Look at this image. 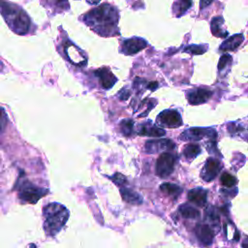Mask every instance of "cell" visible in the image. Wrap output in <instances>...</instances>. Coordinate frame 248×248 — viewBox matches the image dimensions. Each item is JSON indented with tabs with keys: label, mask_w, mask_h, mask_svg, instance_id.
<instances>
[{
	"label": "cell",
	"mask_w": 248,
	"mask_h": 248,
	"mask_svg": "<svg viewBox=\"0 0 248 248\" xmlns=\"http://www.w3.org/2000/svg\"><path fill=\"white\" fill-rule=\"evenodd\" d=\"M232 65V57L230 54H223L218 62V72L221 77H226L231 71Z\"/></svg>",
	"instance_id": "cell-20"
},
{
	"label": "cell",
	"mask_w": 248,
	"mask_h": 248,
	"mask_svg": "<svg viewBox=\"0 0 248 248\" xmlns=\"http://www.w3.org/2000/svg\"><path fill=\"white\" fill-rule=\"evenodd\" d=\"M179 139L181 140H201L202 139H207L209 140H216L217 132L212 128H202V127H192L183 131Z\"/></svg>",
	"instance_id": "cell-5"
},
{
	"label": "cell",
	"mask_w": 248,
	"mask_h": 248,
	"mask_svg": "<svg viewBox=\"0 0 248 248\" xmlns=\"http://www.w3.org/2000/svg\"><path fill=\"white\" fill-rule=\"evenodd\" d=\"M207 190L202 188H194L188 192V200L190 202L196 204L197 206L202 207L205 205L207 201Z\"/></svg>",
	"instance_id": "cell-16"
},
{
	"label": "cell",
	"mask_w": 248,
	"mask_h": 248,
	"mask_svg": "<svg viewBox=\"0 0 248 248\" xmlns=\"http://www.w3.org/2000/svg\"><path fill=\"white\" fill-rule=\"evenodd\" d=\"M118 12L113 6L105 3L83 16V21L97 34L108 37L118 34Z\"/></svg>",
	"instance_id": "cell-1"
},
{
	"label": "cell",
	"mask_w": 248,
	"mask_h": 248,
	"mask_svg": "<svg viewBox=\"0 0 248 248\" xmlns=\"http://www.w3.org/2000/svg\"><path fill=\"white\" fill-rule=\"evenodd\" d=\"M137 133L140 136H146V137H152V138H159L166 135L165 130L154 125L152 121H146V122L140 123L138 126Z\"/></svg>",
	"instance_id": "cell-14"
},
{
	"label": "cell",
	"mask_w": 248,
	"mask_h": 248,
	"mask_svg": "<svg viewBox=\"0 0 248 248\" xmlns=\"http://www.w3.org/2000/svg\"><path fill=\"white\" fill-rule=\"evenodd\" d=\"M147 42L142 38H130L127 40H124L121 45V52H123L126 55H133L146 47Z\"/></svg>",
	"instance_id": "cell-9"
},
{
	"label": "cell",
	"mask_w": 248,
	"mask_h": 248,
	"mask_svg": "<svg viewBox=\"0 0 248 248\" xmlns=\"http://www.w3.org/2000/svg\"><path fill=\"white\" fill-rule=\"evenodd\" d=\"M16 188L18 192V198L22 202L29 203H36L41 198L46 196L48 192L47 189L37 187L27 179L22 178L18 179Z\"/></svg>",
	"instance_id": "cell-4"
},
{
	"label": "cell",
	"mask_w": 248,
	"mask_h": 248,
	"mask_svg": "<svg viewBox=\"0 0 248 248\" xmlns=\"http://www.w3.org/2000/svg\"><path fill=\"white\" fill-rule=\"evenodd\" d=\"M120 131L123 136L131 137L134 132V120L124 119L120 122Z\"/></svg>",
	"instance_id": "cell-26"
},
{
	"label": "cell",
	"mask_w": 248,
	"mask_h": 248,
	"mask_svg": "<svg viewBox=\"0 0 248 248\" xmlns=\"http://www.w3.org/2000/svg\"><path fill=\"white\" fill-rule=\"evenodd\" d=\"M160 190L167 196L170 197H177L182 192V188L176 184L173 183H163L160 185Z\"/></svg>",
	"instance_id": "cell-23"
},
{
	"label": "cell",
	"mask_w": 248,
	"mask_h": 248,
	"mask_svg": "<svg viewBox=\"0 0 248 248\" xmlns=\"http://www.w3.org/2000/svg\"><path fill=\"white\" fill-rule=\"evenodd\" d=\"M118 97L120 100H127L129 97H130V91L127 90V89H122L119 91V94H118Z\"/></svg>",
	"instance_id": "cell-32"
},
{
	"label": "cell",
	"mask_w": 248,
	"mask_h": 248,
	"mask_svg": "<svg viewBox=\"0 0 248 248\" xmlns=\"http://www.w3.org/2000/svg\"><path fill=\"white\" fill-rule=\"evenodd\" d=\"M201 152H202L201 146L196 143H189L183 149V155L189 161L195 159Z\"/></svg>",
	"instance_id": "cell-25"
},
{
	"label": "cell",
	"mask_w": 248,
	"mask_h": 248,
	"mask_svg": "<svg viewBox=\"0 0 248 248\" xmlns=\"http://www.w3.org/2000/svg\"><path fill=\"white\" fill-rule=\"evenodd\" d=\"M195 232H196V235H197L198 239L202 242V245L208 246V245L212 244V241H213V238L215 235V232L209 224L199 223L196 226Z\"/></svg>",
	"instance_id": "cell-13"
},
{
	"label": "cell",
	"mask_w": 248,
	"mask_h": 248,
	"mask_svg": "<svg viewBox=\"0 0 248 248\" xmlns=\"http://www.w3.org/2000/svg\"><path fill=\"white\" fill-rule=\"evenodd\" d=\"M221 163L215 158H208L201 171V177L205 181H212L221 170Z\"/></svg>",
	"instance_id": "cell-11"
},
{
	"label": "cell",
	"mask_w": 248,
	"mask_h": 248,
	"mask_svg": "<svg viewBox=\"0 0 248 248\" xmlns=\"http://www.w3.org/2000/svg\"><path fill=\"white\" fill-rule=\"evenodd\" d=\"M147 81L141 78H136L134 81V88L140 93L141 94L143 92L144 89L147 88Z\"/></svg>",
	"instance_id": "cell-30"
},
{
	"label": "cell",
	"mask_w": 248,
	"mask_h": 248,
	"mask_svg": "<svg viewBox=\"0 0 248 248\" xmlns=\"http://www.w3.org/2000/svg\"><path fill=\"white\" fill-rule=\"evenodd\" d=\"M178 212L182 217L187 219H197L201 216V213L198 209L186 203H183L178 207Z\"/></svg>",
	"instance_id": "cell-21"
},
{
	"label": "cell",
	"mask_w": 248,
	"mask_h": 248,
	"mask_svg": "<svg viewBox=\"0 0 248 248\" xmlns=\"http://www.w3.org/2000/svg\"><path fill=\"white\" fill-rule=\"evenodd\" d=\"M57 1H64V0H57Z\"/></svg>",
	"instance_id": "cell-36"
},
{
	"label": "cell",
	"mask_w": 248,
	"mask_h": 248,
	"mask_svg": "<svg viewBox=\"0 0 248 248\" xmlns=\"http://www.w3.org/2000/svg\"><path fill=\"white\" fill-rule=\"evenodd\" d=\"M221 183L223 186H226L228 188H232L233 186H235V184L237 183V179L232 175L229 172H224L221 176Z\"/></svg>",
	"instance_id": "cell-28"
},
{
	"label": "cell",
	"mask_w": 248,
	"mask_h": 248,
	"mask_svg": "<svg viewBox=\"0 0 248 248\" xmlns=\"http://www.w3.org/2000/svg\"><path fill=\"white\" fill-rule=\"evenodd\" d=\"M44 230L48 236L56 235L69 219L68 209L61 203L51 202L44 207Z\"/></svg>",
	"instance_id": "cell-2"
},
{
	"label": "cell",
	"mask_w": 248,
	"mask_h": 248,
	"mask_svg": "<svg viewBox=\"0 0 248 248\" xmlns=\"http://www.w3.org/2000/svg\"><path fill=\"white\" fill-rule=\"evenodd\" d=\"M207 50V46L206 45H190L184 47L183 51L188 52L190 54H202Z\"/></svg>",
	"instance_id": "cell-27"
},
{
	"label": "cell",
	"mask_w": 248,
	"mask_h": 248,
	"mask_svg": "<svg viewBox=\"0 0 248 248\" xmlns=\"http://www.w3.org/2000/svg\"><path fill=\"white\" fill-rule=\"evenodd\" d=\"M211 32L215 37L225 38L228 36V31L224 27V18L222 16H214L210 22Z\"/></svg>",
	"instance_id": "cell-17"
},
{
	"label": "cell",
	"mask_w": 248,
	"mask_h": 248,
	"mask_svg": "<svg viewBox=\"0 0 248 248\" xmlns=\"http://www.w3.org/2000/svg\"><path fill=\"white\" fill-rule=\"evenodd\" d=\"M110 180H112L116 185H118V186H124L125 184H127V178L123 175V174H121V173H119V172H116V173H114L113 175H111V176H109L108 177Z\"/></svg>",
	"instance_id": "cell-29"
},
{
	"label": "cell",
	"mask_w": 248,
	"mask_h": 248,
	"mask_svg": "<svg viewBox=\"0 0 248 248\" xmlns=\"http://www.w3.org/2000/svg\"><path fill=\"white\" fill-rule=\"evenodd\" d=\"M87 3H89L90 5H97L100 3L101 0H86Z\"/></svg>",
	"instance_id": "cell-35"
},
{
	"label": "cell",
	"mask_w": 248,
	"mask_h": 248,
	"mask_svg": "<svg viewBox=\"0 0 248 248\" xmlns=\"http://www.w3.org/2000/svg\"><path fill=\"white\" fill-rule=\"evenodd\" d=\"M8 123V117L3 108H0V134L4 132Z\"/></svg>",
	"instance_id": "cell-31"
},
{
	"label": "cell",
	"mask_w": 248,
	"mask_h": 248,
	"mask_svg": "<svg viewBox=\"0 0 248 248\" xmlns=\"http://www.w3.org/2000/svg\"><path fill=\"white\" fill-rule=\"evenodd\" d=\"M94 75L99 78L101 86L104 89L111 88L114 85V83L117 81V78H115V76L107 67H103L96 70L94 72Z\"/></svg>",
	"instance_id": "cell-15"
},
{
	"label": "cell",
	"mask_w": 248,
	"mask_h": 248,
	"mask_svg": "<svg viewBox=\"0 0 248 248\" xmlns=\"http://www.w3.org/2000/svg\"><path fill=\"white\" fill-rule=\"evenodd\" d=\"M63 50L64 54L66 55L67 59L74 65L83 67L86 65V56L85 53L78 48L77 46H75L72 42H67L63 45Z\"/></svg>",
	"instance_id": "cell-7"
},
{
	"label": "cell",
	"mask_w": 248,
	"mask_h": 248,
	"mask_svg": "<svg viewBox=\"0 0 248 248\" xmlns=\"http://www.w3.org/2000/svg\"><path fill=\"white\" fill-rule=\"evenodd\" d=\"M213 0H200V8L203 9L205 7H207L208 5H210L212 3Z\"/></svg>",
	"instance_id": "cell-33"
},
{
	"label": "cell",
	"mask_w": 248,
	"mask_h": 248,
	"mask_svg": "<svg viewBox=\"0 0 248 248\" xmlns=\"http://www.w3.org/2000/svg\"><path fill=\"white\" fill-rule=\"evenodd\" d=\"M244 41V37L242 34H235L229 39L225 40L221 46L220 50L222 51H229V50H234L236 49Z\"/></svg>",
	"instance_id": "cell-18"
},
{
	"label": "cell",
	"mask_w": 248,
	"mask_h": 248,
	"mask_svg": "<svg viewBox=\"0 0 248 248\" xmlns=\"http://www.w3.org/2000/svg\"><path fill=\"white\" fill-rule=\"evenodd\" d=\"M192 6V0H178L172 5V12L176 16L184 15Z\"/></svg>",
	"instance_id": "cell-22"
},
{
	"label": "cell",
	"mask_w": 248,
	"mask_h": 248,
	"mask_svg": "<svg viewBox=\"0 0 248 248\" xmlns=\"http://www.w3.org/2000/svg\"><path fill=\"white\" fill-rule=\"evenodd\" d=\"M157 88H158V82L152 81V82H148L147 83V89H149L151 91H154Z\"/></svg>",
	"instance_id": "cell-34"
},
{
	"label": "cell",
	"mask_w": 248,
	"mask_h": 248,
	"mask_svg": "<svg viewBox=\"0 0 248 248\" xmlns=\"http://www.w3.org/2000/svg\"><path fill=\"white\" fill-rule=\"evenodd\" d=\"M0 13L15 33L24 35L29 31L30 18L20 8L6 0H0Z\"/></svg>",
	"instance_id": "cell-3"
},
{
	"label": "cell",
	"mask_w": 248,
	"mask_h": 248,
	"mask_svg": "<svg viewBox=\"0 0 248 248\" xmlns=\"http://www.w3.org/2000/svg\"><path fill=\"white\" fill-rule=\"evenodd\" d=\"M212 91L206 88H194L186 92V97L191 105H201L209 100L212 96Z\"/></svg>",
	"instance_id": "cell-12"
},
{
	"label": "cell",
	"mask_w": 248,
	"mask_h": 248,
	"mask_svg": "<svg viewBox=\"0 0 248 248\" xmlns=\"http://www.w3.org/2000/svg\"><path fill=\"white\" fill-rule=\"evenodd\" d=\"M176 160V156L170 152L162 153L156 161V174L161 178L170 176L173 172Z\"/></svg>",
	"instance_id": "cell-6"
},
{
	"label": "cell",
	"mask_w": 248,
	"mask_h": 248,
	"mask_svg": "<svg viewBox=\"0 0 248 248\" xmlns=\"http://www.w3.org/2000/svg\"><path fill=\"white\" fill-rule=\"evenodd\" d=\"M175 147V143L169 139L150 140L145 142V151L148 154L159 153L161 151L172 150Z\"/></svg>",
	"instance_id": "cell-10"
},
{
	"label": "cell",
	"mask_w": 248,
	"mask_h": 248,
	"mask_svg": "<svg viewBox=\"0 0 248 248\" xmlns=\"http://www.w3.org/2000/svg\"><path fill=\"white\" fill-rule=\"evenodd\" d=\"M228 131L232 137H242L246 138V125L245 124H239V122H231L228 125Z\"/></svg>",
	"instance_id": "cell-24"
},
{
	"label": "cell",
	"mask_w": 248,
	"mask_h": 248,
	"mask_svg": "<svg viewBox=\"0 0 248 248\" xmlns=\"http://www.w3.org/2000/svg\"><path fill=\"white\" fill-rule=\"evenodd\" d=\"M157 123L167 128H177L182 125V118L176 109H165L157 116Z\"/></svg>",
	"instance_id": "cell-8"
},
{
	"label": "cell",
	"mask_w": 248,
	"mask_h": 248,
	"mask_svg": "<svg viewBox=\"0 0 248 248\" xmlns=\"http://www.w3.org/2000/svg\"><path fill=\"white\" fill-rule=\"evenodd\" d=\"M120 194H121L122 199L129 203L138 205V204H141L143 202L142 197L139 193H137L136 191H134L130 188H126V187L121 188Z\"/></svg>",
	"instance_id": "cell-19"
}]
</instances>
